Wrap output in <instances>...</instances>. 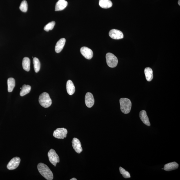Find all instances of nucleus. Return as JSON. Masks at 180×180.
<instances>
[{
    "label": "nucleus",
    "instance_id": "obj_1",
    "mask_svg": "<svg viewBox=\"0 0 180 180\" xmlns=\"http://www.w3.org/2000/svg\"><path fill=\"white\" fill-rule=\"evenodd\" d=\"M38 169L43 177L48 180H52L53 178V173L49 167L42 163H40L38 164Z\"/></svg>",
    "mask_w": 180,
    "mask_h": 180
},
{
    "label": "nucleus",
    "instance_id": "obj_2",
    "mask_svg": "<svg viewBox=\"0 0 180 180\" xmlns=\"http://www.w3.org/2000/svg\"><path fill=\"white\" fill-rule=\"evenodd\" d=\"M121 109L122 112L127 114L131 110L132 104L130 100L127 98H121L119 100Z\"/></svg>",
    "mask_w": 180,
    "mask_h": 180
},
{
    "label": "nucleus",
    "instance_id": "obj_3",
    "mask_svg": "<svg viewBox=\"0 0 180 180\" xmlns=\"http://www.w3.org/2000/svg\"><path fill=\"white\" fill-rule=\"evenodd\" d=\"M39 102L41 106L44 108L50 107L52 102L49 94L45 92L41 94L40 96Z\"/></svg>",
    "mask_w": 180,
    "mask_h": 180
},
{
    "label": "nucleus",
    "instance_id": "obj_4",
    "mask_svg": "<svg viewBox=\"0 0 180 180\" xmlns=\"http://www.w3.org/2000/svg\"><path fill=\"white\" fill-rule=\"evenodd\" d=\"M106 59L107 65L109 67L111 68L116 67L118 60L115 56L112 53H108L106 55Z\"/></svg>",
    "mask_w": 180,
    "mask_h": 180
},
{
    "label": "nucleus",
    "instance_id": "obj_5",
    "mask_svg": "<svg viewBox=\"0 0 180 180\" xmlns=\"http://www.w3.org/2000/svg\"><path fill=\"white\" fill-rule=\"evenodd\" d=\"M48 156L49 161L51 163L55 166H56L57 163L59 162L60 160L59 156L54 149H51L49 151Z\"/></svg>",
    "mask_w": 180,
    "mask_h": 180
},
{
    "label": "nucleus",
    "instance_id": "obj_6",
    "mask_svg": "<svg viewBox=\"0 0 180 180\" xmlns=\"http://www.w3.org/2000/svg\"><path fill=\"white\" fill-rule=\"evenodd\" d=\"M68 130L64 128H58L53 132V136L56 138L63 139L67 136Z\"/></svg>",
    "mask_w": 180,
    "mask_h": 180
},
{
    "label": "nucleus",
    "instance_id": "obj_7",
    "mask_svg": "<svg viewBox=\"0 0 180 180\" xmlns=\"http://www.w3.org/2000/svg\"><path fill=\"white\" fill-rule=\"evenodd\" d=\"M20 162V159L18 157H14L10 160L7 166V168L10 170H13L16 169L19 166Z\"/></svg>",
    "mask_w": 180,
    "mask_h": 180
},
{
    "label": "nucleus",
    "instance_id": "obj_8",
    "mask_svg": "<svg viewBox=\"0 0 180 180\" xmlns=\"http://www.w3.org/2000/svg\"><path fill=\"white\" fill-rule=\"evenodd\" d=\"M109 35L110 38L115 40L121 39L124 37L123 33L119 30L116 29L110 30Z\"/></svg>",
    "mask_w": 180,
    "mask_h": 180
},
{
    "label": "nucleus",
    "instance_id": "obj_9",
    "mask_svg": "<svg viewBox=\"0 0 180 180\" xmlns=\"http://www.w3.org/2000/svg\"><path fill=\"white\" fill-rule=\"evenodd\" d=\"M80 52L85 58L91 59L93 56V52L91 49L87 47H83L80 49Z\"/></svg>",
    "mask_w": 180,
    "mask_h": 180
},
{
    "label": "nucleus",
    "instance_id": "obj_10",
    "mask_svg": "<svg viewBox=\"0 0 180 180\" xmlns=\"http://www.w3.org/2000/svg\"><path fill=\"white\" fill-rule=\"evenodd\" d=\"M72 146L74 149L77 153H80L82 151L81 143L80 140L76 138L73 139L72 141Z\"/></svg>",
    "mask_w": 180,
    "mask_h": 180
},
{
    "label": "nucleus",
    "instance_id": "obj_11",
    "mask_svg": "<svg viewBox=\"0 0 180 180\" xmlns=\"http://www.w3.org/2000/svg\"><path fill=\"white\" fill-rule=\"evenodd\" d=\"M85 103L87 106L89 108H91L95 104V99L91 93H87L85 96Z\"/></svg>",
    "mask_w": 180,
    "mask_h": 180
},
{
    "label": "nucleus",
    "instance_id": "obj_12",
    "mask_svg": "<svg viewBox=\"0 0 180 180\" xmlns=\"http://www.w3.org/2000/svg\"><path fill=\"white\" fill-rule=\"evenodd\" d=\"M68 5V2L65 0H59L56 4L55 11H59L65 9Z\"/></svg>",
    "mask_w": 180,
    "mask_h": 180
},
{
    "label": "nucleus",
    "instance_id": "obj_13",
    "mask_svg": "<svg viewBox=\"0 0 180 180\" xmlns=\"http://www.w3.org/2000/svg\"><path fill=\"white\" fill-rule=\"evenodd\" d=\"M66 40L65 38H62L57 42L55 46V52L59 53L61 52L65 46Z\"/></svg>",
    "mask_w": 180,
    "mask_h": 180
},
{
    "label": "nucleus",
    "instance_id": "obj_14",
    "mask_svg": "<svg viewBox=\"0 0 180 180\" xmlns=\"http://www.w3.org/2000/svg\"><path fill=\"white\" fill-rule=\"evenodd\" d=\"M140 117L141 121L143 122L145 125L148 126H150V123L148 117L147 115L146 111L144 110L141 111L140 113Z\"/></svg>",
    "mask_w": 180,
    "mask_h": 180
},
{
    "label": "nucleus",
    "instance_id": "obj_15",
    "mask_svg": "<svg viewBox=\"0 0 180 180\" xmlns=\"http://www.w3.org/2000/svg\"><path fill=\"white\" fill-rule=\"evenodd\" d=\"M179 166V164L176 162H170L164 165V170L166 171L175 170L178 168Z\"/></svg>",
    "mask_w": 180,
    "mask_h": 180
},
{
    "label": "nucleus",
    "instance_id": "obj_16",
    "mask_svg": "<svg viewBox=\"0 0 180 180\" xmlns=\"http://www.w3.org/2000/svg\"><path fill=\"white\" fill-rule=\"evenodd\" d=\"M66 89L70 95H72L75 93V87L73 83L71 80H68L66 83Z\"/></svg>",
    "mask_w": 180,
    "mask_h": 180
},
{
    "label": "nucleus",
    "instance_id": "obj_17",
    "mask_svg": "<svg viewBox=\"0 0 180 180\" xmlns=\"http://www.w3.org/2000/svg\"><path fill=\"white\" fill-rule=\"evenodd\" d=\"M145 78L147 81H151L153 78V71L151 68L147 67L145 70Z\"/></svg>",
    "mask_w": 180,
    "mask_h": 180
},
{
    "label": "nucleus",
    "instance_id": "obj_18",
    "mask_svg": "<svg viewBox=\"0 0 180 180\" xmlns=\"http://www.w3.org/2000/svg\"><path fill=\"white\" fill-rule=\"evenodd\" d=\"M99 5L102 8H110L112 5V2L110 0H100Z\"/></svg>",
    "mask_w": 180,
    "mask_h": 180
},
{
    "label": "nucleus",
    "instance_id": "obj_19",
    "mask_svg": "<svg viewBox=\"0 0 180 180\" xmlns=\"http://www.w3.org/2000/svg\"><path fill=\"white\" fill-rule=\"evenodd\" d=\"M30 64L31 61L29 58L25 57L23 58L22 63L23 69L27 72H29L30 70Z\"/></svg>",
    "mask_w": 180,
    "mask_h": 180
},
{
    "label": "nucleus",
    "instance_id": "obj_20",
    "mask_svg": "<svg viewBox=\"0 0 180 180\" xmlns=\"http://www.w3.org/2000/svg\"><path fill=\"white\" fill-rule=\"evenodd\" d=\"M31 87L29 85H25L21 88L20 95L21 96H24L29 93L31 91Z\"/></svg>",
    "mask_w": 180,
    "mask_h": 180
},
{
    "label": "nucleus",
    "instance_id": "obj_21",
    "mask_svg": "<svg viewBox=\"0 0 180 180\" xmlns=\"http://www.w3.org/2000/svg\"><path fill=\"white\" fill-rule=\"evenodd\" d=\"M8 91V92H12L15 86V80L13 78H10L7 80Z\"/></svg>",
    "mask_w": 180,
    "mask_h": 180
},
{
    "label": "nucleus",
    "instance_id": "obj_22",
    "mask_svg": "<svg viewBox=\"0 0 180 180\" xmlns=\"http://www.w3.org/2000/svg\"><path fill=\"white\" fill-rule=\"evenodd\" d=\"M33 63L35 72H39L40 68V63L39 59L37 58L34 57L33 59Z\"/></svg>",
    "mask_w": 180,
    "mask_h": 180
},
{
    "label": "nucleus",
    "instance_id": "obj_23",
    "mask_svg": "<svg viewBox=\"0 0 180 180\" xmlns=\"http://www.w3.org/2000/svg\"><path fill=\"white\" fill-rule=\"evenodd\" d=\"M119 170L120 173L123 175L124 178L125 179H128L130 177L129 172L125 170L123 168L121 167H120Z\"/></svg>",
    "mask_w": 180,
    "mask_h": 180
},
{
    "label": "nucleus",
    "instance_id": "obj_24",
    "mask_svg": "<svg viewBox=\"0 0 180 180\" xmlns=\"http://www.w3.org/2000/svg\"><path fill=\"white\" fill-rule=\"evenodd\" d=\"M20 9L22 12H27L28 9V5L27 1L25 0H24L21 2Z\"/></svg>",
    "mask_w": 180,
    "mask_h": 180
},
{
    "label": "nucleus",
    "instance_id": "obj_25",
    "mask_svg": "<svg viewBox=\"0 0 180 180\" xmlns=\"http://www.w3.org/2000/svg\"><path fill=\"white\" fill-rule=\"evenodd\" d=\"M55 24V22L54 21H51L49 22L48 24L45 26L44 28V29L45 31H48L52 30L54 28Z\"/></svg>",
    "mask_w": 180,
    "mask_h": 180
},
{
    "label": "nucleus",
    "instance_id": "obj_26",
    "mask_svg": "<svg viewBox=\"0 0 180 180\" xmlns=\"http://www.w3.org/2000/svg\"><path fill=\"white\" fill-rule=\"evenodd\" d=\"M77 180V179H76V178H72L70 179V180Z\"/></svg>",
    "mask_w": 180,
    "mask_h": 180
},
{
    "label": "nucleus",
    "instance_id": "obj_27",
    "mask_svg": "<svg viewBox=\"0 0 180 180\" xmlns=\"http://www.w3.org/2000/svg\"><path fill=\"white\" fill-rule=\"evenodd\" d=\"M180 0H179V1H178V4H179V5H180Z\"/></svg>",
    "mask_w": 180,
    "mask_h": 180
}]
</instances>
